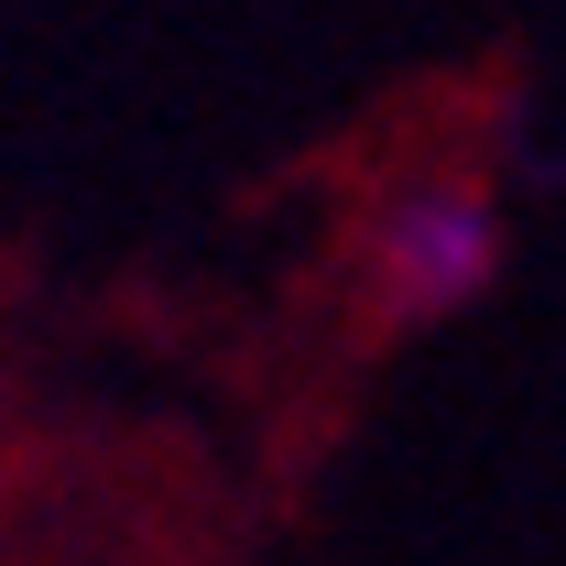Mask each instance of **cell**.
<instances>
[{"instance_id":"cell-1","label":"cell","mask_w":566,"mask_h":566,"mask_svg":"<svg viewBox=\"0 0 566 566\" xmlns=\"http://www.w3.org/2000/svg\"><path fill=\"white\" fill-rule=\"evenodd\" d=\"M491 273H501V208L469 197V186H415V197H392L381 229H370V283L415 327L424 316H458Z\"/></svg>"}]
</instances>
